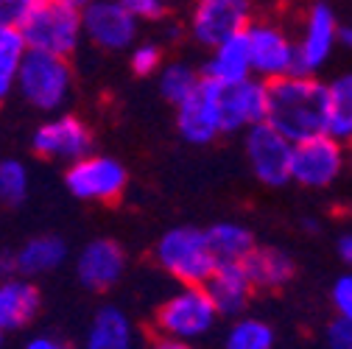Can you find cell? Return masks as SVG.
<instances>
[{
	"label": "cell",
	"mask_w": 352,
	"mask_h": 349,
	"mask_svg": "<svg viewBox=\"0 0 352 349\" xmlns=\"http://www.w3.org/2000/svg\"><path fill=\"white\" fill-rule=\"evenodd\" d=\"M204 288L215 304V311L224 319H241V313H246L252 302V293L257 291L243 263H218V269L204 282Z\"/></svg>",
	"instance_id": "cell-18"
},
{
	"label": "cell",
	"mask_w": 352,
	"mask_h": 349,
	"mask_svg": "<svg viewBox=\"0 0 352 349\" xmlns=\"http://www.w3.org/2000/svg\"><path fill=\"white\" fill-rule=\"evenodd\" d=\"M138 17L120 0H96L84 9V36L104 51H126L138 39Z\"/></svg>",
	"instance_id": "cell-13"
},
{
	"label": "cell",
	"mask_w": 352,
	"mask_h": 349,
	"mask_svg": "<svg viewBox=\"0 0 352 349\" xmlns=\"http://www.w3.org/2000/svg\"><path fill=\"white\" fill-rule=\"evenodd\" d=\"M252 76H254V67H252V48H249L246 31L210 48V59L204 65V78L218 81V84H238Z\"/></svg>",
	"instance_id": "cell-20"
},
{
	"label": "cell",
	"mask_w": 352,
	"mask_h": 349,
	"mask_svg": "<svg viewBox=\"0 0 352 349\" xmlns=\"http://www.w3.org/2000/svg\"><path fill=\"white\" fill-rule=\"evenodd\" d=\"M123 271H126V251L112 238L90 240L76 257V277L93 293H104V291L115 288L120 282Z\"/></svg>",
	"instance_id": "cell-15"
},
{
	"label": "cell",
	"mask_w": 352,
	"mask_h": 349,
	"mask_svg": "<svg viewBox=\"0 0 352 349\" xmlns=\"http://www.w3.org/2000/svg\"><path fill=\"white\" fill-rule=\"evenodd\" d=\"M344 170V143L327 132L294 143L291 182L302 188H330Z\"/></svg>",
	"instance_id": "cell-7"
},
{
	"label": "cell",
	"mask_w": 352,
	"mask_h": 349,
	"mask_svg": "<svg viewBox=\"0 0 352 349\" xmlns=\"http://www.w3.org/2000/svg\"><path fill=\"white\" fill-rule=\"evenodd\" d=\"M135 324L118 304H104L96 311L84 335V349H135Z\"/></svg>",
	"instance_id": "cell-21"
},
{
	"label": "cell",
	"mask_w": 352,
	"mask_h": 349,
	"mask_svg": "<svg viewBox=\"0 0 352 349\" xmlns=\"http://www.w3.org/2000/svg\"><path fill=\"white\" fill-rule=\"evenodd\" d=\"M252 25V0H193L190 36L204 48H215Z\"/></svg>",
	"instance_id": "cell-10"
},
{
	"label": "cell",
	"mask_w": 352,
	"mask_h": 349,
	"mask_svg": "<svg viewBox=\"0 0 352 349\" xmlns=\"http://www.w3.org/2000/svg\"><path fill=\"white\" fill-rule=\"evenodd\" d=\"M157 266L179 285H204L218 269V257L210 246L207 229L173 227L154 246Z\"/></svg>",
	"instance_id": "cell-2"
},
{
	"label": "cell",
	"mask_w": 352,
	"mask_h": 349,
	"mask_svg": "<svg viewBox=\"0 0 352 349\" xmlns=\"http://www.w3.org/2000/svg\"><path fill=\"white\" fill-rule=\"evenodd\" d=\"M324 132L344 146L352 143V73L336 76L327 84V112Z\"/></svg>",
	"instance_id": "cell-23"
},
{
	"label": "cell",
	"mask_w": 352,
	"mask_h": 349,
	"mask_svg": "<svg viewBox=\"0 0 352 349\" xmlns=\"http://www.w3.org/2000/svg\"><path fill=\"white\" fill-rule=\"evenodd\" d=\"M31 51L70 56L84 36V12L70 0H42L31 20L23 25Z\"/></svg>",
	"instance_id": "cell-4"
},
{
	"label": "cell",
	"mask_w": 352,
	"mask_h": 349,
	"mask_svg": "<svg viewBox=\"0 0 352 349\" xmlns=\"http://www.w3.org/2000/svg\"><path fill=\"white\" fill-rule=\"evenodd\" d=\"M42 308V293L28 277H6L0 285V330L20 333Z\"/></svg>",
	"instance_id": "cell-19"
},
{
	"label": "cell",
	"mask_w": 352,
	"mask_h": 349,
	"mask_svg": "<svg viewBox=\"0 0 352 349\" xmlns=\"http://www.w3.org/2000/svg\"><path fill=\"white\" fill-rule=\"evenodd\" d=\"M338 42H341V28L336 12L327 3H314L296 39V73L316 76L333 56V48Z\"/></svg>",
	"instance_id": "cell-12"
},
{
	"label": "cell",
	"mask_w": 352,
	"mask_h": 349,
	"mask_svg": "<svg viewBox=\"0 0 352 349\" xmlns=\"http://www.w3.org/2000/svg\"><path fill=\"white\" fill-rule=\"evenodd\" d=\"M218 112H221V128L224 135L232 132H249L252 126L266 123L269 115V81L257 76L238 81V84H218Z\"/></svg>",
	"instance_id": "cell-8"
},
{
	"label": "cell",
	"mask_w": 352,
	"mask_h": 349,
	"mask_svg": "<svg viewBox=\"0 0 352 349\" xmlns=\"http://www.w3.org/2000/svg\"><path fill=\"white\" fill-rule=\"evenodd\" d=\"M0 196L12 207L28 196V168L20 159L0 162Z\"/></svg>",
	"instance_id": "cell-28"
},
{
	"label": "cell",
	"mask_w": 352,
	"mask_h": 349,
	"mask_svg": "<svg viewBox=\"0 0 352 349\" xmlns=\"http://www.w3.org/2000/svg\"><path fill=\"white\" fill-rule=\"evenodd\" d=\"M341 45L352 51V25H346V28H341Z\"/></svg>",
	"instance_id": "cell-37"
},
{
	"label": "cell",
	"mask_w": 352,
	"mask_h": 349,
	"mask_svg": "<svg viewBox=\"0 0 352 349\" xmlns=\"http://www.w3.org/2000/svg\"><path fill=\"white\" fill-rule=\"evenodd\" d=\"M70 3H73L76 9H81V12H84V9H90V6L96 3V0H70Z\"/></svg>",
	"instance_id": "cell-38"
},
{
	"label": "cell",
	"mask_w": 352,
	"mask_h": 349,
	"mask_svg": "<svg viewBox=\"0 0 352 349\" xmlns=\"http://www.w3.org/2000/svg\"><path fill=\"white\" fill-rule=\"evenodd\" d=\"M151 349H199V346L190 344V341H176V338H162V335H160Z\"/></svg>",
	"instance_id": "cell-36"
},
{
	"label": "cell",
	"mask_w": 352,
	"mask_h": 349,
	"mask_svg": "<svg viewBox=\"0 0 352 349\" xmlns=\"http://www.w3.org/2000/svg\"><path fill=\"white\" fill-rule=\"evenodd\" d=\"M207 238H210V246L218 257V263H246V257L257 249L252 229L235 221H218L207 227Z\"/></svg>",
	"instance_id": "cell-24"
},
{
	"label": "cell",
	"mask_w": 352,
	"mask_h": 349,
	"mask_svg": "<svg viewBox=\"0 0 352 349\" xmlns=\"http://www.w3.org/2000/svg\"><path fill=\"white\" fill-rule=\"evenodd\" d=\"M201 81L204 76H199L196 67H190L188 62H170L160 70V93L168 104L179 106L199 90Z\"/></svg>",
	"instance_id": "cell-27"
},
{
	"label": "cell",
	"mask_w": 352,
	"mask_h": 349,
	"mask_svg": "<svg viewBox=\"0 0 352 349\" xmlns=\"http://www.w3.org/2000/svg\"><path fill=\"white\" fill-rule=\"evenodd\" d=\"M218 319H221V313L215 311L204 285H182L160 304L154 324L162 338L196 344L212 333Z\"/></svg>",
	"instance_id": "cell-3"
},
{
	"label": "cell",
	"mask_w": 352,
	"mask_h": 349,
	"mask_svg": "<svg viewBox=\"0 0 352 349\" xmlns=\"http://www.w3.org/2000/svg\"><path fill=\"white\" fill-rule=\"evenodd\" d=\"M126 182H129L126 168L107 154H87L84 159L70 162L65 173V185L76 199L98 201V204H109L120 199Z\"/></svg>",
	"instance_id": "cell-6"
},
{
	"label": "cell",
	"mask_w": 352,
	"mask_h": 349,
	"mask_svg": "<svg viewBox=\"0 0 352 349\" xmlns=\"http://www.w3.org/2000/svg\"><path fill=\"white\" fill-rule=\"evenodd\" d=\"M31 148L45 157V159H62V162H78L87 154H93V137L90 128H87L78 117L73 115H59L42 123L34 137H31Z\"/></svg>",
	"instance_id": "cell-14"
},
{
	"label": "cell",
	"mask_w": 352,
	"mask_h": 349,
	"mask_svg": "<svg viewBox=\"0 0 352 349\" xmlns=\"http://www.w3.org/2000/svg\"><path fill=\"white\" fill-rule=\"evenodd\" d=\"M252 67L263 81H277L296 73V42L274 23H252L246 28Z\"/></svg>",
	"instance_id": "cell-11"
},
{
	"label": "cell",
	"mask_w": 352,
	"mask_h": 349,
	"mask_svg": "<svg viewBox=\"0 0 352 349\" xmlns=\"http://www.w3.org/2000/svg\"><path fill=\"white\" fill-rule=\"evenodd\" d=\"M42 0H0V25H17L23 28L31 14L39 9Z\"/></svg>",
	"instance_id": "cell-29"
},
{
	"label": "cell",
	"mask_w": 352,
	"mask_h": 349,
	"mask_svg": "<svg viewBox=\"0 0 352 349\" xmlns=\"http://www.w3.org/2000/svg\"><path fill=\"white\" fill-rule=\"evenodd\" d=\"M224 349H277V333L257 316H241L232 319L224 335Z\"/></svg>",
	"instance_id": "cell-26"
},
{
	"label": "cell",
	"mask_w": 352,
	"mask_h": 349,
	"mask_svg": "<svg viewBox=\"0 0 352 349\" xmlns=\"http://www.w3.org/2000/svg\"><path fill=\"white\" fill-rule=\"evenodd\" d=\"M243 266L257 291H280L294 280V271H296L291 254L277 246H257L246 257Z\"/></svg>",
	"instance_id": "cell-22"
},
{
	"label": "cell",
	"mask_w": 352,
	"mask_h": 349,
	"mask_svg": "<svg viewBox=\"0 0 352 349\" xmlns=\"http://www.w3.org/2000/svg\"><path fill=\"white\" fill-rule=\"evenodd\" d=\"M324 349H352V322L333 319L324 330Z\"/></svg>",
	"instance_id": "cell-32"
},
{
	"label": "cell",
	"mask_w": 352,
	"mask_h": 349,
	"mask_svg": "<svg viewBox=\"0 0 352 349\" xmlns=\"http://www.w3.org/2000/svg\"><path fill=\"white\" fill-rule=\"evenodd\" d=\"M327 112V84L314 76L291 73L285 78L269 81V115L266 123L280 135L299 143L311 135L324 132Z\"/></svg>",
	"instance_id": "cell-1"
},
{
	"label": "cell",
	"mask_w": 352,
	"mask_h": 349,
	"mask_svg": "<svg viewBox=\"0 0 352 349\" xmlns=\"http://www.w3.org/2000/svg\"><path fill=\"white\" fill-rule=\"evenodd\" d=\"M246 157L252 173L269 188H283L291 182L294 140L280 135L274 126L257 123L246 132Z\"/></svg>",
	"instance_id": "cell-9"
},
{
	"label": "cell",
	"mask_w": 352,
	"mask_h": 349,
	"mask_svg": "<svg viewBox=\"0 0 352 349\" xmlns=\"http://www.w3.org/2000/svg\"><path fill=\"white\" fill-rule=\"evenodd\" d=\"M73 87V73L65 56L42 54V51H28L14 90L39 112H54L59 109Z\"/></svg>",
	"instance_id": "cell-5"
},
{
	"label": "cell",
	"mask_w": 352,
	"mask_h": 349,
	"mask_svg": "<svg viewBox=\"0 0 352 349\" xmlns=\"http://www.w3.org/2000/svg\"><path fill=\"white\" fill-rule=\"evenodd\" d=\"M120 3L135 14L138 20H157L165 12L168 0H120Z\"/></svg>",
	"instance_id": "cell-33"
},
{
	"label": "cell",
	"mask_w": 352,
	"mask_h": 349,
	"mask_svg": "<svg viewBox=\"0 0 352 349\" xmlns=\"http://www.w3.org/2000/svg\"><path fill=\"white\" fill-rule=\"evenodd\" d=\"M28 39L17 25H0V95H9L28 56Z\"/></svg>",
	"instance_id": "cell-25"
},
{
	"label": "cell",
	"mask_w": 352,
	"mask_h": 349,
	"mask_svg": "<svg viewBox=\"0 0 352 349\" xmlns=\"http://www.w3.org/2000/svg\"><path fill=\"white\" fill-rule=\"evenodd\" d=\"M23 349H73V346L65 344V341H56L51 335H34L23 344Z\"/></svg>",
	"instance_id": "cell-34"
},
{
	"label": "cell",
	"mask_w": 352,
	"mask_h": 349,
	"mask_svg": "<svg viewBox=\"0 0 352 349\" xmlns=\"http://www.w3.org/2000/svg\"><path fill=\"white\" fill-rule=\"evenodd\" d=\"M176 126H179V135L196 146L212 143L218 135H224L221 112H218L215 81L204 78L199 90L185 104L176 106Z\"/></svg>",
	"instance_id": "cell-16"
},
{
	"label": "cell",
	"mask_w": 352,
	"mask_h": 349,
	"mask_svg": "<svg viewBox=\"0 0 352 349\" xmlns=\"http://www.w3.org/2000/svg\"><path fill=\"white\" fill-rule=\"evenodd\" d=\"M160 48L151 45V42H146V45H138L135 51H131V70H135L138 76H151L154 70H160Z\"/></svg>",
	"instance_id": "cell-31"
},
{
	"label": "cell",
	"mask_w": 352,
	"mask_h": 349,
	"mask_svg": "<svg viewBox=\"0 0 352 349\" xmlns=\"http://www.w3.org/2000/svg\"><path fill=\"white\" fill-rule=\"evenodd\" d=\"M67 257V243L56 235H36L28 238L17 251L3 254V274L6 277H42L56 271Z\"/></svg>",
	"instance_id": "cell-17"
},
{
	"label": "cell",
	"mask_w": 352,
	"mask_h": 349,
	"mask_svg": "<svg viewBox=\"0 0 352 349\" xmlns=\"http://www.w3.org/2000/svg\"><path fill=\"white\" fill-rule=\"evenodd\" d=\"M336 251H338V260L346 266V269H352V232H346V235H341L338 240H336Z\"/></svg>",
	"instance_id": "cell-35"
},
{
	"label": "cell",
	"mask_w": 352,
	"mask_h": 349,
	"mask_svg": "<svg viewBox=\"0 0 352 349\" xmlns=\"http://www.w3.org/2000/svg\"><path fill=\"white\" fill-rule=\"evenodd\" d=\"M330 302H333L338 319H349V322H352V271H349V274H341V277L333 282V288H330Z\"/></svg>",
	"instance_id": "cell-30"
}]
</instances>
